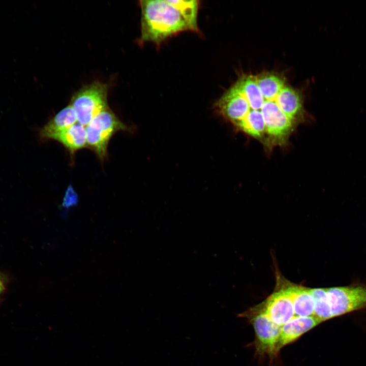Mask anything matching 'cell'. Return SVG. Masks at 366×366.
<instances>
[{"label": "cell", "mask_w": 366, "mask_h": 366, "mask_svg": "<svg viewBox=\"0 0 366 366\" xmlns=\"http://www.w3.org/2000/svg\"><path fill=\"white\" fill-rule=\"evenodd\" d=\"M141 11V43L160 44L167 38L190 29L179 11L168 0L139 1Z\"/></svg>", "instance_id": "6da1fadb"}, {"label": "cell", "mask_w": 366, "mask_h": 366, "mask_svg": "<svg viewBox=\"0 0 366 366\" xmlns=\"http://www.w3.org/2000/svg\"><path fill=\"white\" fill-rule=\"evenodd\" d=\"M87 147L103 161L107 157L111 137L120 131H130L108 107L97 115L86 126Z\"/></svg>", "instance_id": "7a4b0ae2"}, {"label": "cell", "mask_w": 366, "mask_h": 366, "mask_svg": "<svg viewBox=\"0 0 366 366\" xmlns=\"http://www.w3.org/2000/svg\"><path fill=\"white\" fill-rule=\"evenodd\" d=\"M108 86L98 81L83 86L72 97L70 105L74 109L78 123L86 126L100 112L108 108Z\"/></svg>", "instance_id": "3957f363"}, {"label": "cell", "mask_w": 366, "mask_h": 366, "mask_svg": "<svg viewBox=\"0 0 366 366\" xmlns=\"http://www.w3.org/2000/svg\"><path fill=\"white\" fill-rule=\"evenodd\" d=\"M250 313L256 334L257 353L260 355L266 354L273 358L279 352L278 344L281 326L274 323L262 308H255Z\"/></svg>", "instance_id": "277c9868"}, {"label": "cell", "mask_w": 366, "mask_h": 366, "mask_svg": "<svg viewBox=\"0 0 366 366\" xmlns=\"http://www.w3.org/2000/svg\"><path fill=\"white\" fill-rule=\"evenodd\" d=\"M261 307L268 317L280 326L295 316L292 301L284 287L272 293Z\"/></svg>", "instance_id": "5b68a950"}, {"label": "cell", "mask_w": 366, "mask_h": 366, "mask_svg": "<svg viewBox=\"0 0 366 366\" xmlns=\"http://www.w3.org/2000/svg\"><path fill=\"white\" fill-rule=\"evenodd\" d=\"M320 322L314 316H294L281 326L278 344V351L299 338Z\"/></svg>", "instance_id": "8992f818"}, {"label": "cell", "mask_w": 366, "mask_h": 366, "mask_svg": "<svg viewBox=\"0 0 366 366\" xmlns=\"http://www.w3.org/2000/svg\"><path fill=\"white\" fill-rule=\"evenodd\" d=\"M75 112L69 104L56 114L41 130L42 138L51 139L77 123Z\"/></svg>", "instance_id": "52a82bcc"}, {"label": "cell", "mask_w": 366, "mask_h": 366, "mask_svg": "<svg viewBox=\"0 0 366 366\" xmlns=\"http://www.w3.org/2000/svg\"><path fill=\"white\" fill-rule=\"evenodd\" d=\"M51 139L61 143L72 158L77 150L87 147L85 127L78 122Z\"/></svg>", "instance_id": "ba28073f"}, {"label": "cell", "mask_w": 366, "mask_h": 366, "mask_svg": "<svg viewBox=\"0 0 366 366\" xmlns=\"http://www.w3.org/2000/svg\"><path fill=\"white\" fill-rule=\"evenodd\" d=\"M284 288L292 301L295 316H314V300L310 288L291 284Z\"/></svg>", "instance_id": "9c48e42d"}, {"label": "cell", "mask_w": 366, "mask_h": 366, "mask_svg": "<svg viewBox=\"0 0 366 366\" xmlns=\"http://www.w3.org/2000/svg\"><path fill=\"white\" fill-rule=\"evenodd\" d=\"M182 16L191 30L198 32L197 16L199 2L197 0H168Z\"/></svg>", "instance_id": "30bf717a"}, {"label": "cell", "mask_w": 366, "mask_h": 366, "mask_svg": "<svg viewBox=\"0 0 366 366\" xmlns=\"http://www.w3.org/2000/svg\"><path fill=\"white\" fill-rule=\"evenodd\" d=\"M314 300V316L320 323L332 318L325 288L310 289Z\"/></svg>", "instance_id": "8fae6325"}, {"label": "cell", "mask_w": 366, "mask_h": 366, "mask_svg": "<svg viewBox=\"0 0 366 366\" xmlns=\"http://www.w3.org/2000/svg\"><path fill=\"white\" fill-rule=\"evenodd\" d=\"M78 203V195L71 185H69L65 191L62 206L64 208H69L76 205Z\"/></svg>", "instance_id": "7c38bea8"}, {"label": "cell", "mask_w": 366, "mask_h": 366, "mask_svg": "<svg viewBox=\"0 0 366 366\" xmlns=\"http://www.w3.org/2000/svg\"><path fill=\"white\" fill-rule=\"evenodd\" d=\"M6 288L3 281L0 278V296L4 293Z\"/></svg>", "instance_id": "4fadbf2b"}]
</instances>
